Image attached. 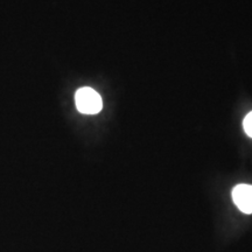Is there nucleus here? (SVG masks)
Masks as SVG:
<instances>
[{"mask_svg": "<svg viewBox=\"0 0 252 252\" xmlns=\"http://www.w3.org/2000/svg\"><path fill=\"white\" fill-rule=\"evenodd\" d=\"M232 200L241 212L244 214H252V186H236L232 189Z\"/></svg>", "mask_w": 252, "mask_h": 252, "instance_id": "obj_2", "label": "nucleus"}, {"mask_svg": "<svg viewBox=\"0 0 252 252\" xmlns=\"http://www.w3.org/2000/svg\"><path fill=\"white\" fill-rule=\"evenodd\" d=\"M243 126L245 133H247L250 138H252V111L250 113H248L247 117L244 118Z\"/></svg>", "mask_w": 252, "mask_h": 252, "instance_id": "obj_3", "label": "nucleus"}, {"mask_svg": "<svg viewBox=\"0 0 252 252\" xmlns=\"http://www.w3.org/2000/svg\"><path fill=\"white\" fill-rule=\"evenodd\" d=\"M75 103L78 111L86 115H96L103 108L102 97L91 88H81L75 94Z\"/></svg>", "mask_w": 252, "mask_h": 252, "instance_id": "obj_1", "label": "nucleus"}]
</instances>
